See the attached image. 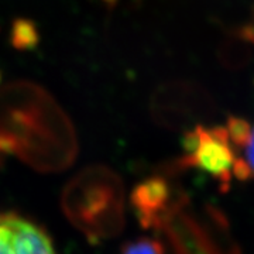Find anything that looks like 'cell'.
I'll list each match as a JSON object with an SVG mask.
<instances>
[{
	"label": "cell",
	"instance_id": "1",
	"mask_svg": "<svg viewBox=\"0 0 254 254\" xmlns=\"http://www.w3.org/2000/svg\"><path fill=\"white\" fill-rule=\"evenodd\" d=\"M9 154L40 173L64 171L78 154L72 122L54 98L33 82L0 86V167Z\"/></svg>",
	"mask_w": 254,
	"mask_h": 254
},
{
	"label": "cell",
	"instance_id": "2",
	"mask_svg": "<svg viewBox=\"0 0 254 254\" xmlns=\"http://www.w3.org/2000/svg\"><path fill=\"white\" fill-rule=\"evenodd\" d=\"M66 219L92 243L118 236L125 226V187L105 165L83 168L61 196Z\"/></svg>",
	"mask_w": 254,
	"mask_h": 254
},
{
	"label": "cell",
	"instance_id": "3",
	"mask_svg": "<svg viewBox=\"0 0 254 254\" xmlns=\"http://www.w3.org/2000/svg\"><path fill=\"white\" fill-rule=\"evenodd\" d=\"M182 167H195L227 188L235 178L239 153L227 136L226 127L198 126L184 137Z\"/></svg>",
	"mask_w": 254,
	"mask_h": 254
},
{
	"label": "cell",
	"instance_id": "4",
	"mask_svg": "<svg viewBox=\"0 0 254 254\" xmlns=\"http://www.w3.org/2000/svg\"><path fill=\"white\" fill-rule=\"evenodd\" d=\"M0 254H57L51 237L36 222L14 212L0 213Z\"/></svg>",
	"mask_w": 254,
	"mask_h": 254
},
{
	"label": "cell",
	"instance_id": "5",
	"mask_svg": "<svg viewBox=\"0 0 254 254\" xmlns=\"http://www.w3.org/2000/svg\"><path fill=\"white\" fill-rule=\"evenodd\" d=\"M178 202L170 184L161 177L147 178L131 192V205L144 229H157Z\"/></svg>",
	"mask_w": 254,
	"mask_h": 254
},
{
	"label": "cell",
	"instance_id": "6",
	"mask_svg": "<svg viewBox=\"0 0 254 254\" xmlns=\"http://www.w3.org/2000/svg\"><path fill=\"white\" fill-rule=\"evenodd\" d=\"M195 93L185 83H170L155 92L151 100L153 115L161 125H180L193 108Z\"/></svg>",
	"mask_w": 254,
	"mask_h": 254
},
{
	"label": "cell",
	"instance_id": "7",
	"mask_svg": "<svg viewBox=\"0 0 254 254\" xmlns=\"http://www.w3.org/2000/svg\"><path fill=\"white\" fill-rule=\"evenodd\" d=\"M38 41V34L34 24L30 20L20 18L13 24L11 43L18 50H28L36 46Z\"/></svg>",
	"mask_w": 254,
	"mask_h": 254
},
{
	"label": "cell",
	"instance_id": "8",
	"mask_svg": "<svg viewBox=\"0 0 254 254\" xmlns=\"http://www.w3.org/2000/svg\"><path fill=\"white\" fill-rule=\"evenodd\" d=\"M122 254H165V249L160 242L140 239L125 246Z\"/></svg>",
	"mask_w": 254,
	"mask_h": 254
},
{
	"label": "cell",
	"instance_id": "9",
	"mask_svg": "<svg viewBox=\"0 0 254 254\" xmlns=\"http://www.w3.org/2000/svg\"><path fill=\"white\" fill-rule=\"evenodd\" d=\"M236 150L249 171V178H254V127H252L245 143Z\"/></svg>",
	"mask_w": 254,
	"mask_h": 254
},
{
	"label": "cell",
	"instance_id": "10",
	"mask_svg": "<svg viewBox=\"0 0 254 254\" xmlns=\"http://www.w3.org/2000/svg\"><path fill=\"white\" fill-rule=\"evenodd\" d=\"M103 1H105L106 4H109V6H115V4L118 3L119 0H103Z\"/></svg>",
	"mask_w": 254,
	"mask_h": 254
}]
</instances>
